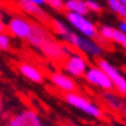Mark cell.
<instances>
[{"mask_svg": "<svg viewBox=\"0 0 126 126\" xmlns=\"http://www.w3.org/2000/svg\"><path fill=\"white\" fill-rule=\"evenodd\" d=\"M0 19L3 21V13H1V10H0Z\"/></svg>", "mask_w": 126, "mask_h": 126, "instance_id": "484cf974", "label": "cell"}, {"mask_svg": "<svg viewBox=\"0 0 126 126\" xmlns=\"http://www.w3.org/2000/svg\"><path fill=\"white\" fill-rule=\"evenodd\" d=\"M64 101L71 105V107L76 108L79 111L87 114L89 116L94 119H104V111L101 110L96 103H93L92 100L86 98L85 96H82L79 93H64L63 96Z\"/></svg>", "mask_w": 126, "mask_h": 126, "instance_id": "6da1fadb", "label": "cell"}, {"mask_svg": "<svg viewBox=\"0 0 126 126\" xmlns=\"http://www.w3.org/2000/svg\"><path fill=\"white\" fill-rule=\"evenodd\" d=\"M96 65L103 72L107 74V76L110 78L112 86H114V90H116L119 94H122V96L126 97V76L125 75H122L118 68L114 67L110 61H107V60H104V58L97 60Z\"/></svg>", "mask_w": 126, "mask_h": 126, "instance_id": "277c9868", "label": "cell"}, {"mask_svg": "<svg viewBox=\"0 0 126 126\" xmlns=\"http://www.w3.org/2000/svg\"><path fill=\"white\" fill-rule=\"evenodd\" d=\"M85 79L87 83L101 89L103 92H111V90H114V86H112L110 78L107 76V74L103 72L97 65L87 68V71H86V74H85Z\"/></svg>", "mask_w": 126, "mask_h": 126, "instance_id": "ba28073f", "label": "cell"}, {"mask_svg": "<svg viewBox=\"0 0 126 126\" xmlns=\"http://www.w3.org/2000/svg\"><path fill=\"white\" fill-rule=\"evenodd\" d=\"M105 3H107V6L110 7V10H111L114 14L126 18V8L123 7V4L121 3V0H105Z\"/></svg>", "mask_w": 126, "mask_h": 126, "instance_id": "2e32d148", "label": "cell"}, {"mask_svg": "<svg viewBox=\"0 0 126 126\" xmlns=\"http://www.w3.org/2000/svg\"><path fill=\"white\" fill-rule=\"evenodd\" d=\"M7 31V28H6V24L0 19V33H3V32H6Z\"/></svg>", "mask_w": 126, "mask_h": 126, "instance_id": "603a6c76", "label": "cell"}, {"mask_svg": "<svg viewBox=\"0 0 126 126\" xmlns=\"http://www.w3.org/2000/svg\"><path fill=\"white\" fill-rule=\"evenodd\" d=\"M50 82L64 93H76V90H78V85H76L75 79L67 74L58 72V71H54L50 74Z\"/></svg>", "mask_w": 126, "mask_h": 126, "instance_id": "8fae6325", "label": "cell"}, {"mask_svg": "<svg viewBox=\"0 0 126 126\" xmlns=\"http://www.w3.org/2000/svg\"><path fill=\"white\" fill-rule=\"evenodd\" d=\"M4 111V101H3V96H1V93H0V115L3 114Z\"/></svg>", "mask_w": 126, "mask_h": 126, "instance_id": "7402d4cb", "label": "cell"}, {"mask_svg": "<svg viewBox=\"0 0 126 126\" xmlns=\"http://www.w3.org/2000/svg\"><path fill=\"white\" fill-rule=\"evenodd\" d=\"M64 14H65L67 21L78 31L79 35L89 37V39H94V40L98 39V28L90 19L86 18L85 15L74 14V13H64Z\"/></svg>", "mask_w": 126, "mask_h": 126, "instance_id": "3957f363", "label": "cell"}, {"mask_svg": "<svg viewBox=\"0 0 126 126\" xmlns=\"http://www.w3.org/2000/svg\"><path fill=\"white\" fill-rule=\"evenodd\" d=\"M98 39H103L105 42H114L126 51V35L114 26L103 25L98 29Z\"/></svg>", "mask_w": 126, "mask_h": 126, "instance_id": "7c38bea8", "label": "cell"}, {"mask_svg": "<svg viewBox=\"0 0 126 126\" xmlns=\"http://www.w3.org/2000/svg\"><path fill=\"white\" fill-rule=\"evenodd\" d=\"M39 50L42 51V54L46 58L51 60V61H56V63H64L67 60V57L74 53V48L72 47H69L64 42H60L57 39L45 43Z\"/></svg>", "mask_w": 126, "mask_h": 126, "instance_id": "7a4b0ae2", "label": "cell"}, {"mask_svg": "<svg viewBox=\"0 0 126 126\" xmlns=\"http://www.w3.org/2000/svg\"><path fill=\"white\" fill-rule=\"evenodd\" d=\"M45 6H48L57 13H65L64 10V0H43Z\"/></svg>", "mask_w": 126, "mask_h": 126, "instance_id": "e0dca14e", "label": "cell"}, {"mask_svg": "<svg viewBox=\"0 0 126 126\" xmlns=\"http://www.w3.org/2000/svg\"><path fill=\"white\" fill-rule=\"evenodd\" d=\"M43 126H46V125H43ZM47 126H50V125H47Z\"/></svg>", "mask_w": 126, "mask_h": 126, "instance_id": "4316f807", "label": "cell"}, {"mask_svg": "<svg viewBox=\"0 0 126 126\" xmlns=\"http://www.w3.org/2000/svg\"><path fill=\"white\" fill-rule=\"evenodd\" d=\"M10 48H11V36L7 32L0 33V50L8 51Z\"/></svg>", "mask_w": 126, "mask_h": 126, "instance_id": "ac0fdd59", "label": "cell"}, {"mask_svg": "<svg viewBox=\"0 0 126 126\" xmlns=\"http://www.w3.org/2000/svg\"><path fill=\"white\" fill-rule=\"evenodd\" d=\"M17 7L24 13V14L29 15L35 19V22H39L45 26H50V21H51V15L46 13V10H43V7H39L36 4L31 3L29 0H15Z\"/></svg>", "mask_w": 126, "mask_h": 126, "instance_id": "8992f818", "label": "cell"}, {"mask_svg": "<svg viewBox=\"0 0 126 126\" xmlns=\"http://www.w3.org/2000/svg\"><path fill=\"white\" fill-rule=\"evenodd\" d=\"M123 19H125V21H126V18H123Z\"/></svg>", "mask_w": 126, "mask_h": 126, "instance_id": "83f0119b", "label": "cell"}, {"mask_svg": "<svg viewBox=\"0 0 126 126\" xmlns=\"http://www.w3.org/2000/svg\"><path fill=\"white\" fill-rule=\"evenodd\" d=\"M54 39H56V36L53 35V32L48 29L47 26L32 21V24H31V32L28 35V37H26V42L32 47L40 48L45 43H47L50 40H54Z\"/></svg>", "mask_w": 126, "mask_h": 126, "instance_id": "5b68a950", "label": "cell"}, {"mask_svg": "<svg viewBox=\"0 0 126 126\" xmlns=\"http://www.w3.org/2000/svg\"><path fill=\"white\" fill-rule=\"evenodd\" d=\"M18 69L21 72V75H24L26 79H29L31 82L33 83H37V85H42L45 83V75L40 69L32 64H28V63H21L18 65Z\"/></svg>", "mask_w": 126, "mask_h": 126, "instance_id": "4fadbf2b", "label": "cell"}, {"mask_svg": "<svg viewBox=\"0 0 126 126\" xmlns=\"http://www.w3.org/2000/svg\"><path fill=\"white\" fill-rule=\"evenodd\" d=\"M64 10H65V13L80 14V15H85V17L89 14L86 0H64Z\"/></svg>", "mask_w": 126, "mask_h": 126, "instance_id": "9a60e30c", "label": "cell"}, {"mask_svg": "<svg viewBox=\"0 0 126 126\" xmlns=\"http://www.w3.org/2000/svg\"><path fill=\"white\" fill-rule=\"evenodd\" d=\"M31 24H32V21L25 18L24 15H14V17L10 18L8 24L6 25V28L8 31L7 33L10 36L13 35L18 39H25L26 40V37L31 32Z\"/></svg>", "mask_w": 126, "mask_h": 126, "instance_id": "9c48e42d", "label": "cell"}, {"mask_svg": "<svg viewBox=\"0 0 126 126\" xmlns=\"http://www.w3.org/2000/svg\"><path fill=\"white\" fill-rule=\"evenodd\" d=\"M121 3H122V4H123V7L126 8V0H121Z\"/></svg>", "mask_w": 126, "mask_h": 126, "instance_id": "d4e9b609", "label": "cell"}, {"mask_svg": "<svg viewBox=\"0 0 126 126\" xmlns=\"http://www.w3.org/2000/svg\"><path fill=\"white\" fill-rule=\"evenodd\" d=\"M121 112H122V114H123V118H126V105H125V107H123V110H122V111H121Z\"/></svg>", "mask_w": 126, "mask_h": 126, "instance_id": "cb8c5ba5", "label": "cell"}, {"mask_svg": "<svg viewBox=\"0 0 126 126\" xmlns=\"http://www.w3.org/2000/svg\"><path fill=\"white\" fill-rule=\"evenodd\" d=\"M86 6L89 8V13H96V14L103 13V6L97 0H86Z\"/></svg>", "mask_w": 126, "mask_h": 126, "instance_id": "d6986e66", "label": "cell"}, {"mask_svg": "<svg viewBox=\"0 0 126 126\" xmlns=\"http://www.w3.org/2000/svg\"><path fill=\"white\" fill-rule=\"evenodd\" d=\"M118 29L121 31L122 33H125V35H126V21H125V19L119 22V25H118Z\"/></svg>", "mask_w": 126, "mask_h": 126, "instance_id": "ffe728a7", "label": "cell"}, {"mask_svg": "<svg viewBox=\"0 0 126 126\" xmlns=\"http://www.w3.org/2000/svg\"><path fill=\"white\" fill-rule=\"evenodd\" d=\"M29 1L36 4V6H39V7H43V6H45V1H43V0H29Z\"/></svg>", "mask_w": 126, "mask_h": 126, "instance_id": "44dd1931", "label": "cell"}, {"mask_svg": "<svg viewBox=\"0 0 126 126\" xmlns=\"http://www.w3.org/2000/svg\"><path fill=\"white\" fill-rule=\"evenodd\" d=\"M101 97H103V101L105 103V105H108L112 111L121 112L123 110V107L126 105L123 98L119 94H116L114 90H111V92H103Z\"/></svg>", "mask_w": 126, "mask_h": 126, "instance_id": "5bb4252c", "label": "cell"}, {"mask_svg": "<svg viewBox=\"0 0 126 126\" xmlns=\"http://www.w3.org/2000/svg\"><path fill=\"white\" fill-rule=\"evenodd\" d=\"M63 68L65 72H68L69 76L82 78V76H85L86 71H87V61L83 56L72 53L63 63Z\"/></svg>", "mask_w": 126, "mask_h": 126, "instance_id": "52a82bcc", "label": "cell"}, {"mask_svg": "<svg viewBox=\"0 0 126 126\" xmlns=\"http://www.w3.org/2000/svg\"><path fill=\"white\" fill-rule=\"evenodd\" d=\"M6 126H43V122L36 111L26 108L13 115Z\"/></svg>", "mask_w": 126, "mask_h": 126, "instance_id": "30bf717a", "label": "cell"}]
</instances>
